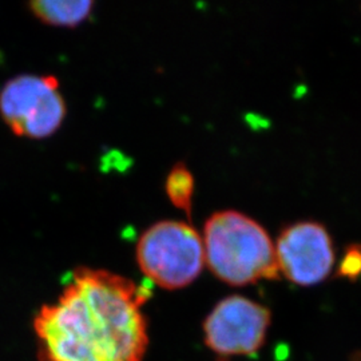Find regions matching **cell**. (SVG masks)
I'll return each instance as SVG.
<instances>
[{"label": "cell", "instance_id": "6da1fadb", "mask_svg": "<svg viewBox=\"0 0 361 361\" xmlns=\"http://www.w3.org/2000/svg\"><path fill=\"white\" fill-rule=\"evenodd\" d=\"M149 288L104 269L79 268L35 319L40 361H142Z\"/></svg>", "mask_w": 361, "mask_h": 361}, {"label": "cell", "instance_id": "7a4b0ae2", "mask_svg": "<svg viewBox=\"0 0 361 361\" xmlns=\"http://www.w3.org/2000/svg\"><path fill=\"white\" fill-rule=\"evenodd\" d=\"M204 249L209 268L228 284H252L279 276L271 235L257 221L240 212L224 210L207 219Z\"/></svg>", "mask_w": 361, "mask_h": 361}, {"label": "cell", "instance_id": "3957f363", "mask_svg": "<svg viewBox=\"0 0 361 361\" xmlns=\"http://www.w3.org/2000/svg\"><path fill=\"white\" fill-rule=\"evenodd\" d=\"M137 261L150 281L165 289H178L190 284L202 271L204 241L182 221H161L142 233Z\"/></svg>", "mask_w": 361, "mask_h": 361}, {"label": "cell", "instance_id": "277c9868", "mask_svg": "<svg viewBox=\"0 0 361 361\" xmlns=\"http://www.w3.org/2000/svg\"><path fill=\"white\" fill-rule=\"evenodd\" d=\"M66 110L65 98L55 75H16L0 90V116L18 137H50L62 126Z\"/></svg>", "mask_w": 361, "mask_h": 361}, {"label": "cell", "instance_id": "5b68a950", "mask_svg": "<svg viewBox=\"0 0 361 361\" xmlns=\"http://www.w3.org/2000/svg\"><path fill=\"white\" fill-rule=\"evenodd\" d=\"M271 312L243 296L224 298L204 324L207 347L224 357L256 353L265 341Z\"/></svg>", "mask_w": 361, "mask_h": 361}, {"label": "cell", "instance_id": "8992f818", "mask_svg": "<svg viewBox=\"0 0 361 361\" xmlns=\"http://www.w3.org/2000/svg\"><path fill=\"white\" fill-rule=\"evenodd\" d=\"M276 255L280 271L298 285H313L328 277L335 262L334 244L323 225L297 222L280 234Z\"/></svg>", "mask_w": 361, "mask_h": 361}, {"label": "cell", "instance_id": "52a82bcc", "mask_svg": "<svg viewBox=\"0 0 361 361\" xmlns=\"http://www.w3.org/2000/svg\"><path fill=\"white\" fill-rule=\"evenodd\" d=\"M91 0H38L30 3L31 13L51 26L74 27L85 22L91 13Z\"/></svg>", "mask_w": 361, "mask_h": 361}, {"label": "cell", "instance_id": "ba28073f", "mask_svg": "<svg viewBox=\"0 0 361 361\" xmlns=\"http://www.w3.org/2000/svg\"><path fill=\"white\" fill-rule=\"evenodd\" d=\"M165 188L171 204L189 216L193 207L194 178L183 162H178L170 170Z\"/></svg>", "mask_w": 361, "mask_h": 361}, {"label": "cell", "instance_id": "9c48e42d", "mask_svg": "<svg viewBox=\"0 0 361 361\" xmlns=\"http://www.w3.org/2000/svg\"><path fill=\"white\" fill-rule=\"evenodd\" d=\"M338 274L347 279H356L361 274V245H350L341 259Z\"/></svg>", "mask_w": 361, "mask_h": 361}, {"label": "cell", "instance_id": "30bf717a", "mask_svg": "<svg viewBox=\"0 0 361 361\" xmlns=\"http://www.w3.org/2000/svg\"><path fill=\"white\" fill-rule=\"evenodd\" d=\"M355 361H361V355H360V356H357V357H356V359H355Z\"/></svg>", "mask_w": 361, "mask_h": 361}]
</instances>
